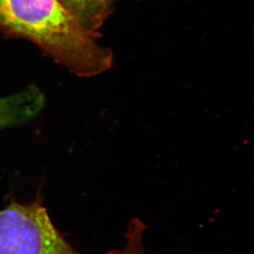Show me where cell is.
Masks as SVG:
<instances>
[{
	"label": "cell",
	"instance_id": "6da1fadb",
	"mask_svg": "<svg viewBox=\"0 0 254 254\" xmlns=\"http://www.w3.org/2000/svg\"><path fill=\"white\" fill-rule=\"evenodd\" d=\"M0 31L33 42L78 77L101 74L113 64L112 51L100 46L59 0H0Z\"/></svg>",
	"mask_w": 254,
	"mask_h": 254
},
{
	"label": "cell",
	"instance_id": "7a4b0ae2",
	"mask_svg": "<svg viewBox=\"0 0 254 254\" xmlns=\"http://www.w3.org/2000/svg\"><path fill=\"white\" fill-rule=\"evenodd\" d=\"M0 254H79L51 221L41 197L0 210Z\"/></svg>",
	"mask_w": 254,
	"mask_h": 254
},
{
	"label": "cell",
	"instance_id": "3957f363",
	"mask_svg": "<svg viewBox=\"0 0 254 254\" xmlns=\"http://www.w3.org/2000/svg\"><path fill=\"white\" fill-rule=\"evenodd\" d=\"M46 104L41 89L30 85L21 91L0 97V130L23 125L38 116Z\"/></svg>",
	"mask_w": 254,
	"mask_h": 254
},
{
	"label": "cell",
	"instance_id": "277c9868",
	"mask_svg": "<svg viewBox=\"0 0 254 254\" xmlns=\"http://www.w3.org/2000/svg\"><path fill=\"white\" fill-rule=\"evenodd\" d=\"M82 28L98 38V31L113 12L116 0H59Z\"/></svg>",
	"mask_w": 254,
	"mask_h": 254
},
{
	"label": "cell",
	"instance_id": "5b68a950",
	"mask_svg": "<svg viewBox=\"0 0 254 254\" xmlns=\"http://www.w3.org/2000/svg\"><path fill=\"white\" fill-rule=\"evenodd\" d=\"M145 230L146 226L138 219L131 221L127 227L125 246L106 254H146L143 242Z\"/></svg>",
	"mask_w": 254,
	"mask_h": 254
}]
</instances>
